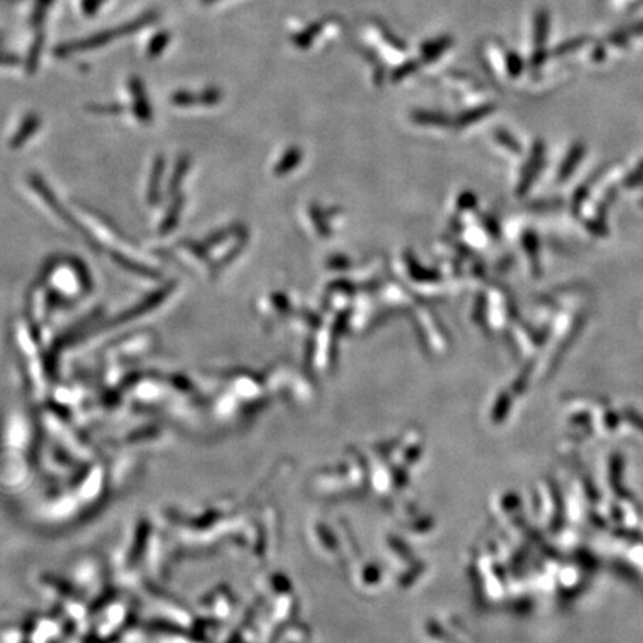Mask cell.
I'll list each match as a JSON object with an SVG mask.
<instances>
[{
    "label": "cell",
    "instance_id": "10",
    "mask_svg": "<svg viewBox=\"0 0 643 643\" xmlns=\"http://www.w3.org/2000/svg\"><path fill=\"white\" fill-rule=\"evenodd\" d=\"M170 41V34L169 33H160L157 34L149 44V56H158L161 54V51L165 48V45Z\"/></svg>",
    "mask_w": 643,
    "mask_h": 643
},
{
    "label": "cell",
    "instance_id": "1",
    "mask_svg": "<svg viewBox=\"0 0 643 643\" xmlns=\"http://www.w3.org/2000/svg\"><path fill=\"white\" fill-rule=\"evenodd\" d=\"M152 18H153V15H151V17H140L133 23H127L125 25H121V27L112 29V30H103V32H100L97 34H93L91 37H87V39H84V41L69 42L66 45H63L61 48H58L57 53L60 56H66V54H75V53H82V51L94 49L97 46H101V45L115 41V39H118V37H121L124 34H130V33L139 30L140 27H144V25H146V23H149Z\"/></svg>",
    "mask_w": 643,
    "mask_h": 643
},
{
    "label": "cell",
    "instance_id": "6",
    "mask_svg": "<svg viewBox=\"0 0 643 643\" xmlns=\"http://www.w3.org/2000/svg\"><path fill=\"white\" fill-rule=\"evenodd\" d=\"M182 209H184V198L179 196L170 205V209H169V212H167L164 221L161 222V227H160L161 234H169L176 228V224L179 221V217H181Z\"/></svg>",
    "mask_w": 643,
    "mask_h": 643
},
{
    "label": "cell",
    "instance_id": "3",
    "mask_svg": "<svg viewBox=\"0 0 643 643\" xmlns=\"http://www.w3.org/2000/svg\"><path fill=\"white\" fill-rule=\"evenodd\" d=\"M130 89H132L133 97H134V113H136V117L139 118L140 122H145V124L151 122L152 110H151V106H149V101H148V97H146V91H145L144 84H141L137 78H133V79H130Z\"/></svg>",
    "mask_w": 643,
    "mask_h": 643
},
{
    "label": "cell",
    "instance_id": "5",
    "mask_svg": "<svg viewBox=\"0 0 643 643\" xmlns=\"http://www.w3.org/2000/svg\"><path fill=\"white\" fill-rule=\"evenodd\" d=\"M164 172V160L158 158L155 163H153V169L151 174V182H149V192H148V201L151 205L157 204L160 201V182L163 177Z\"/></svg>",
    "mask_w": 643,
    "mask_h": 643
},
{
    "label": "cell",
    "instance_id": "8",
    "mask_svg": "<svg viewBox=\"0 0 643 643\" xmlns=\"http://www.w3.org/2000/svg\"><path fill=\"white\" fill-rule=\"evenodd\" d=\"M188 165H189V160L188 157H182L181 160L177 161V165H176V169H174V173H173V177H172V182H170V186L169 189L172 192H176L177 186H181L182 184V179L188 170Z\"/></svg>",
    "mask_w": 643,
    "mask_h": 643
},
{
    "label": "cell",
    "instance_id": "11",
    "mask_svg": "<svg viewBox=\"0 0 643 643\" xmlns=\"http://www.w3.org/2000/svg\"><path fill=\"white\" fill-rule=\"evenodd\" d=\"M203 2V0H201ZM210 2H215V0H204V4H210Z\"/></svg>",
    "mask_w": 643,
    "mask_h": 643
},
{
    "label": "cell",
    "instance_id": "2",
    "mask_svg": "<svg viewBox=\"0 0 643 643\" xmlns=\"http://www.w3.org/2000/svg\"><path fill=\"white\" fill-rule=\"evenodd\" d=\"M221 100V93L216 88H208L200 93H189V91H179L174 93L172 97V103L176 106H194V105H216Z\"/></svg>",
    "mask_w": 643,
    "mask_h": 643
},
{
    "label": "cell",
    "instance_id": "4",
    "mask_svg": "<svg viewBox=\"0 0 643 643\" xmlns=\"http://www.w3.org/2000/svg\"><path fill=\"white\" fill-rule=\"evenodd\" d=\"M39 125H41V118L37 117V115H34V113L27 115V117H25V120L23 121V124L18 127L15 136L11 139L9 146L12 149L21 148L25 144V141H27L37 132V128H39Z\"/></svg>",
    "mask_w": 643,
    "mask_h": 643
},
{
    "label": "cell",
    "instance_id": "7",
    "mask_svg": "<svg viewBox=\"0 0 643 643\" xmlns=\"http://www.w3.org/2000/svg\"><path fill=\"white\" fill-rule=\"evenodd\" d=\"M450 44H452V39H448V37H441V39L428 42L421 48L423 58L429 60V58H435V57L441 56L444 51L450 46Z\"/></svg>",
    "mask_w": 643,
    "mask_h": 643
},
{
    "label": "cell",
    "instance_id": "9",
    "mask_svg": "<svg viewBox=\"0 0 643 643\" xmlns=\"http://www.w3.org/2000/svg\"><path fill=\"white\" fill-rule=\"evenodd\" d=\"M115 261H117L121 267H124L125 269H128V272H136V273L140 274V276L151 277V279H155V277H157V274L153 273L152 269H149V268H146V267H140V265L132 264V261L125 260L124 256H115Z\"/></svg>",
    "mask_w": 643,
    "mask_h": 643
}]
</instances>
